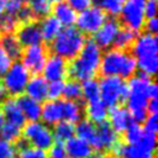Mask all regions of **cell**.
<instances>
[{
	"label": "cell",
	"mask_w": 158,
	"mask_h": 158,
	"mask_svg": "<svg viewBox=\"0 0 158 158\" xmlns=\"http://www.w3.org/2000/svg\"><path fill=\"white\" fill-rule=\"evenodd\" d=\"M101 56L102 49L93 40H86L79 54L73 60H70L68 68V75L70 79L84 81L95 78V75L99 73Z\"/></svg>",
	"instance_id": "cell-1"
},
{
	"label": "cell",
	"mask_w": 158,
	"mask_h": 158,
	"mask_svg": "<svg viewBox=\"0 0 158 158\" xmlns=\"http://www.w3.org/2000/svg\"><path fill=\"white\" fill-rule=\"evenodd\" d=\"M136 59L139 74L152 78L158 69V38L154 35L139 33L136 36L130 52Z\"/></svg>",
	"instance_id": "cell-2"
},
{
	"label": "cell",
	"mask_w": 158,
	"mask_h": 158,
	"mask_svg": "<svg viewBox=\"0 0 158 158\" xmlns=\"http://www.w3.org/2000/svg\"><path fill=\"white\" fill-rule=\"evenodd\" d=\"M99 72L102 77H117L126 80L136 75V59L128 51L111 47L102 52Z\"/></svg>",
	"instance_id": "cell-3"
},
{
	"label": "cell",
	"mask_w": 158,
	"mask_h": 158,
	"mask_svg": "<svg viewBox=\"0 0 158 158\" xmlns=\"http://www.w3.org/2000/svg\"><path fill=\"white\" fill-rule=\"evenodd\" d=\"M152 81L149 77H146L143 74L133 75L128 79L127 83V90L128 95L126 99V109L128 110L132 121L136 123H141L147 117V102L149 100L148 98V85Z\"/></svg>",
	"instance_id": "cell-4"
},
{
	"label": "cell",
	"mask_w": 158,
	"mask_h": 158,
	"mask_svg": "<svg viewBox=\"0 0 158 158\" xmlns=\"http://www.w3.org/2000/svg\"><path fill=\"white\" fill-rule=\"evenodd\" d=\"M85 42V36L75 27H64L51 42L52 54H56L65 60H73L81 51Z\"/></svg>",
	"instance_id": "cell-5"
},
{
	"label": "cell",
	"mask_w": 158,
	"mask_h": 158,
	"mask_svg": "<svg viewBox=\"0 0 158 158\" xmlns=\"http://www.w3.org/2000/svg\"><path fill=\"white\" fill-rule=\"evenodd\" d=\"M127 95L128 90L126 80L117 77H102L99 80V98L107 107L126 101Z\"/></svg>",
	"instance_id": "cell-6"
},
{
	"label": "cell",
	"mask_w": 158,
	"mask_h": 158,
	"mask_svg": "<svg viewBox=\"0 0 158 158\" xmlns=\"http://www.w3.org/2000/svg\"><path fill=\"white\" fill-rule=\"evenodd\" d=\"M31 74L20 60H14L10 68L2 74L1 85L6 93L12 98H19L25 93V88Z\"/></svg>",
	"instance_id": "cell-7"
},
{
	"label": "cell",
	"mask_w": 158,
	"mask_h": 158,
	"mask_svg": "<svg viewBox=\"0 0 158 158\" xmlns=\"http://www.w3.org/2000/svg\"><path fill=\"white\" fill-rule=\"evenodd\" d=\"M21 138H23L28 146L46 152L54 142L52 128L41 121L26 122L21 131Z\"/></svg>",
	"instance_id": "cell-8"
},
{
	"label": "cell",
	"mask_w": 158,
	"mask_h": 158,
	"mask_svg": "<svg viewBox=\"0 0 158 158\" xmlns=\"http://www.w3.org/2000/svg\"><path fill=\"white\" fill-rule=\"evenodd\" d=\"M144 1L146 0H125L121 5V11L118 15L121 22L126 28L136 33L143 30V23L146 21Z\"/></svg>",
	"instance_id": "cell-9"
},
{
	"label": "cell",
	"mask_w": 158,
	"mask_h": 158,
	"mask_svg": "<svg viewBox=\"0 0 158 158\" xmlns=\"http://www.w3.org/2000/svg\"><path fill=\"white\" fill-rule=\"evenodd\" d=\"M107 16L96 6L91 5L88 9L80 11L77 14V20H75V28L81 32L84 36L85 35H94L101 25L106 21Z\"/></svg>",
	"instance_id": "cell-10"
},
{
	"label": "cell",
	"mask_w": 158,
	"mask_h": 158,
	"mask_svg": "<svg viewBox=\"0 0 158 158\" xmlns=\"http://www.w3.org/2000/svg\"><path fill=\"white\" fill-rule=\"evenodd\" d=\"M47 57H48L47 48L43 44H36L23 48L21 54V59H22L21 63L28 70L30 74L38 75L40 73H42Z\"/></svg>",
	"instance_id": "cell-11"
},
{
	"label": "cell",
	"mask_w": 158,
	"mask_h": 158,
	"mask_svg": "<svg viewBox=\"0 0 158 158\" xmlns=\"http://www.w3.org/2000/svg\"><path fill=\"white\" fill-rule=\"evenodd\" d=\"M68 68H69L68 60L56 54H48L46 63L43 65V69H42V73H43L42 77L48 83L63 81L68 77Z\"/></svg>",
	"instance_id": "cell-12"
},
{
	"label": "cell",
	"mask_w": 158,
	"mask_h": 158,
	"mask_svg": "<svg viewBox=\"0 0 158 158\" xmlns=\"http://www.w3.org/2000/svg\"><path fill=\"white\" fill-rule=\"evenodd\" d=\"M121 30V23L117 19L110 17L101 25V27L94 33V42L101 49H109L114 46L116 36Z\"/></svg>",
	"instance_id": "cell-13"
},
{
	"label": "cell",
	"mask_w": 158,
	"mask_h": 158,
	"mask_svg": "<svg viewBox=\"0 0 158 158\" xmlns=\"http://www.w3.org/2000/svg\"><path fill=\"white\" fill-rule=\"evenodd\" d=\"M120 142L118 133L107 121L96 125V148L98 151H111Z\"/></svg>",
	"instance_id": "cell-14"
},
{
	"label": "cell",
	"mask_w": 158,
	"mask_h": 158,
	"mask_svg": "<svg viewBox=\"0 0 158 158\" xmlns=\"http://www.w3.org/2000/svg\"><path fill=\"white\" fill-rule=\"evenodd\" d=\"M110 152L115 158H154V151L142 144H123L118 142Z\"/></svg>",
	"instance_id": "cell-15"
},
{
	"label": "cell",
	"mask_w": 158,
	"mask_h": 158,
	"mask_svg": "<svg viewBox=\"0 0 158 158\" xmlns=\"http://www.w3.org/2000/svg\"><path fill=\"white\" fill-rule=\"evenodd\" d=\"M15 36L20 42V44L25 48L36 46V44H42L41 32H40L38 25L35 21L19 25V27L16 28Z\"/></svg>",
	"instance_id": "cell-16"
},
{
	"label": "cell",
	"mask_w": 158,
	"mask_h": 158,
	"mask_svg": "<svg viewBox=\"0 0 158 158\" xmlns=\"http://www.w3.org/2000/svg\"><path fill=\"white\" fill-rule=\"evenodd\" d=\"M109 125L117 132H125L126 128L133 122L132 117L128 112V110L122 105H116L112 107H109L107 111V120Z\"/></svg>",
	"instance_id": "cell-17"
},
{
	"label": "cell",
	"mask_w": 158,
	"mask_h": 158,
	"mask_svg": "<svg viewBox=\"0 0 158 158\" xmlns=\"http://www.w3.org/2000/svg\"><path fill=\"white\" fill-rule=\"evenodd\" d=\"M0 109H1L2 115L5 117V122L15 125L20 128H22L25 126L26 120H25V116H23V114L19 106L17 98H12V96L6 98L4 100V102L1 104Z\"/></svg>",
	"instance_id": "cell-18"
},
{
	"label": "cell",
	"mask_w": 158,
	"mask_h": 158,
	"mask_svg": "<svg viewBox=\"0 0 158 158\" xmlns=\"http://www.w3.org/2000/svg\"><path fill=\"white\" fill-rule=\"evenodd\" d=\"M47 89H48V81L42 75L38 74L30 77L23 94L30 99L42 102L47 100Z\"/></svg>",
	"instance_id": "cell-19"
},
{
	"label": "cell",
	"mask_w": 158,
	"mask_h": 158,
	"mask_svg": "<svg viewBox=\"0 0 158 158\" xmlns=\"http://www.w3.org/2000/svg\"><path fill=\"white\" fill-rule=\"evenodd\" d=\"M63 120L62 114V99L60 100H46L41 109V122L47 126H54Z\"/></svg>",
	"instance_id": "cell-20"
},
{
	"label": "cell",
	"mask_w": 158,
	"mask_h": 158,
	"mask_svg": "<svg viewBox=\"0 0 158 158\" xmlns=\"http://www.w3.org/2000/svg\"><path fill=\"white\" fill-rule=\"evenodd\" d=\"M107 111L109 107L100 99L88 101L85 102V107H83V114L85 115V118L94 125L105 122L107 120Z\"/></svg>",
	"instance_id": "cell-21"
},
{
	"label": "cell",
	"mask_w": 158,
	"mask_h": 158,
	"mask_svg": "<svg viewBox=\"0 0 158 158\" xmlns=\"http://www.w3.org/2000/svg\"><path fill=\"white\" fill-rule=\"evenodd\" d=\"M17 102H19V106L25 116L26 122H35V121L41 120V109H42L41 102H38L33 99H30L26 95L19 96Z\"/></svg>",
	"instance_id": "cell-22"
},
{
	"label": "cell",
	"mask_w": 158,
	"mask_h": 158,
	"mask_svg": "<svg viewBox=\"0 0 158 158\" xmlns=\"http://www.w3.org/2000/svg\"><path fill=\"white\" fill-rule=\"evenodd\" d=\"M64 147L68 158H88V156L93 152L91 146L77 136L67 141Z\"/></svg>",
	"instance_id": "cell-23"
},
{
	"label": "cell",
	"mask_w": 158,
	"mask_h": 158,
	"mask_svg": "<svg viewBox=\"0 0 158 158\" xmlns=\"http://www.w3.org/2000/svg\"><path fill=\"white\" fill-rule=\"evenodd\" d=\"M37 25H38V28L41 32L42 41L48 42V43H51L63 28L62 25L58 22V20H56L52 15H48V16L41 19Z\"/></svg>",
	"instance_id": "cell-24"
},
{
	"label": "cell",
	"mask_w": 158,
	"mask_h": 158,
	"mask_svg": "<svg viewBox=\"0 0 158 158\" xmlns=\"http://www.w3.org/2000/svg\"><path fill=\"white\" fill-rule=\"evenodd\" d=\"M52 12H53V17L56 20H58V22L65 27H73V25L75 23L77 20V12L65 2V1H60L57 2L53 7H52Z\"/></svg>",
	"instance_id": "cell-25"
},
{
	"label": "cell",
	"mask_w": 158,
	"mask_h": 158,
	"mask_svg": "<svg viewBox=\"0 0 158 158\" xmlns=\"http://www.w3.org/2000/svg\"><path fill=\"white\" fill-rule=\"evenodd\" d=\"M75 136L88 142L93 149L96 148V125L86 118H81L75 123Z\"/></svg>",
	"instance_id": "cell-26"
},
{
	"label": "cell",
	"mask_w": 158,
	"mask_h": 158,
	"mask_svg": "<svg viewBox=\"0 0 158 158\" xmlns=\"http://www.w3.org/2000/svg\"><path fill=\"white\" fill-rule=\"evenodd\" d=\"M62 114L63 120L70 123H77L83 118V106L79 101L62 99Z\"/></svg>",
	"instance_id": "cell-27"
},
{
	"label": "cell",
	"mask_w": 158,
	"mask_h": 158,
	"mask_svg": "<svg viewBox=\"0 0 158 158\" xmlns=\"http://www.w3.org/2000/svg\"><path fill=\"white\" fill-rule=\"evenodd\" d=\"M0 44L4 48V51L7 53V56L14 60V59H20L23 47L17 41L15 33H5L0 35Z\"/></svg>",
	"instance_id": "cell-28"
},
{
	"label": "cell",
	"mask_w": 158,
	"mask_h": 158,
	"mask_svg": "<svg viewBox=\"0 0 158 158\" xmlns=\"http://www.w3.org/2000/svg\"><path fill=\"white\" fill-rule=\"evenodd\" d=\"M52 133H53L54 141L64 143V142L69 141L72 137L75 136V125L62 120V121H59L58 123H56L53 126Z\"/></svg>",
	"instance_id": "cell-29"
},
{
	"label": "cell",
	"mask_w": 158,
	"mask_h": 158,
	"mask_svg": "<svg viewBox=\"0 0 158 158\" xmlns=\"http://www.w3.org/2000/svg\"><path fill=\"white\" fill-rule=\"evenodd\" d=\"M91 4L99 7L106 16L110 15L114 19L120 15L122 5V2H120L118 0H91Z\"/></svg>",
	"instance_id": "cell-30"
},
{
	"label": "cell",
	"mask_w": 158,
	"mask_h": 158,
	"mask_svg": "<svg viewBox=\"0 0 158 158\" xmlns=\"http://www.w3.org/2000/svg\"><path fill=\"white\" fill-rule=\"evenodd\" d=\"M136 32L126 28V27H121V30L118 31L117 36H116V40H115V47L118 48V49H123V51H127L128 48H131V46L133 44L135 40H136Z\"/></svg>",
	"instance_id": "cell-31"
},
{
	"label": "cell",
	"mask_w": 158,
	"mask_h": 158,
	"mask_svg": "<svg viewBox=\"0 0 158 158\" xmlns=\"http://www.w3.org/2000/svg\"><path fill=\"white\" fill-rule=\"evenodd\" d=\"M63 98L64 100L79 101L81 99V83L74 79H69L63 84Z\"/></svg>",
	"instance_id": "cell-32"
},
{
	"label": "cell",
	"mask_w": 158,
	"mask_h": 158,
	"mask_svg": "<svg viewBox=\"0 0 158 158\" xmlns=\"http://www.w3.org/2000/svg\"><path fill=\"white\" fill-rule=\"evenodd\" d=\"M81 99H84L85 102L100 99L99 98V80L93 78V79L81 81Z\"/></svg>",
	"instance_id": "cell-33"
},
{
	"label": "cell",
	"mask_w": 158,
	"mask_h": 158,
	"mask_svg": "<svg viewBox=\"0 0 158 158\" xmlns=\"http://www.w3.org/2000/svg\"><path fill=\"white\" fill-rule=\"evenodd\" d=\"M35 19H43L52 12V2L49 0H32L28 5Z\"/></svg>",
	"instance_id": "cell-34"
},
{
	"label": "cell",
	"mask_w": 158,
	"mask_h": 158,
	"mask_svg": "<svg viewBox=\"0 0 158 158\" xmlns=\"http://www.w3.org/2000/svg\"><path fill=\"white\" fill-rule=\"evenodd\" d=\"M125 133V141H126V144H138L144 135V130L143 127L141 126V123H136V122H132L127 128L126 131L123 132Z\"/></svg>",
	"instance_id": "cell-35"
},
{
	"label": "cell",
	"mask_w": 158,
	"mask_h": 158,
	"mask_svg": "<svg viewBox=\"0 0 158 158\" xmlns=\"http://www.w3.org/2000/svg\"><path fill=\"white\" fill-rule=\"evenodd\" d=\"M21 131L22 128L15 126V125H11V123H7L5 122V125L2 126L1 128V132H0V137L10 143H16L20 138H21Z\"/></svg>",
	"instance_id": "cell-36"
},
{
	"label": "cell",
	"mask_w": 158,
	"mask_h": 158,
	"mask_svg": "<svg viewBox=\"0 0 158 158\" xmlns=\"http://www.w3.org/2000/svg\"><path fill=\"white\" fill-rule=\"evenodd\" d=\"M20 23H19L16 16H12L9 14H2L0 16V35L14 33V31H16Z\"/></svg>",
	"instance_id": "cell-37"
},
{
	"label": "cell",
	"mask_w": 158,
	"mask_h": 158,
	"mask_svg": "<svg viewBox=\"0 0 158 158\" xmlns=\"http://www.w3.org/2000/svg\"><path fill=\"white\" fill-rule=\"evenodd\" d=\"M16 158H48V157H47L46 151H42L40 148L26 144L25 147L17 149V157Z\"/></svg>",
	"instance_id": "cell-38"
},
{
	"label": "cell",
	"mask_w": 158,
	"mask_h": 158,
	"mask_svg": "<svg viewBox=\"0 0 158 158\" xmlns=\"http://www.w3.org/2000/svg\"><path fill=\"white\" fill-rule=\"evenodd\" d=\"M63 84L64 81H51L47 89V100H60L63 96Z\"/></svg>",
	"instance_id": "cell-39"
},
{
	"label": "cell",
	"mask_w": 158,
	"mask_h": 158,
	"mask_svg": "<svg viewBox=\"0 0 158 158\" xmlns=\"http://www.w3.org/2000/svg\"><path fill=\"white\" fill-rule=\"evenodd\" d=\"M17 149L14 143H10L0 137V158H16Z\"/></svg>",
	"instance_id": "cell-40"
},
{
	"label": "cell",
	"mask_w": 158,
	"mask_h": 158,
	"mask_svg": "<svg viewBox=\"0 0 158 158\" xmlns=\"http://www.w3.org/2000/svg\"><path fill=\"white\" fill-rule=\"evenodd\" d=\"M47 157L48 158H65L67 157V153H65L64 143L54 141L53 144L48 148Z\"/></svg>",
	"instance_id": "cell-41"
},
{
	"label": "cell",
	"mask_w": 158,
	"mask_h": 158,
	"mask_svg": "<svg viewBox=\"0 0 158 158\" xmlns=\"http://www.w3.org/2000/svg\"><path fill=\"white\" fill-rule=\"evenodd\" d=\"M143 130L151 133H157L158 131V115L149 114L143 121Z\"/></svg>",
	"instance_id": "cell-42"
},
{
	"label": "cell",
	"mask_w": 158,
	"mask_h": 158,
	"mask_svg": "<svg viewBox=\"0 0 158 158\" xmlns=\"http://www.w3.org/2000/svg\"><path fill=\"white\" fill-rule=\"evenodd\" d=\"M16 19L19 21V23H27V22H32L33 21V15H32V11L28 6H21V9L19 10V12L16 14Z\"/></svg>",
	"instance_id": "cell-43"
},
{
	"label": "cell",
	"mask_w": 158,
	"mask_h": 158,
	"mask_svg": "<svg viewBox=\"0 0 158 158\" xmlns=\"http://www.w3.org/2000/svg\"><path fill=\"white\" fill-rule=\"evenodd\" d=\"M77 14L91 6V0H64Z\"/></svg>",
	"instance_id": "cell-44"
},
{
	"label": "cell",
	"mask_w": 158,
	"mask_h": 158,
	"mask_svg": "<svg viewBox=\"0 0 158 158\" xmlns=\"http://www.w3.org/2000/svg\"><path fill=\"white\" fill-rule=\"evenodd\" d=\"M158 11V0H146L144 1V16L146 19L156 17Z\"/></svg>",
	"instance_id": "cell-45"
},
{
	"label": "cell",
	"mask_w": 158,
	"mask_h": 158,
	"mask_svg": "<svg viewBox=\"0 0 158 158\" xmlns=\"http://www.w3.org/2000/svg\"><path fill=\"white\" fill-rule=\"evenodd\" d=\"M12 59L7 56V53L4 51V48L0 44V75H2L12 64Z\"/></svg>",
	"instance_id": "cell-46"
},
{
	"label": "cell",
	"mask_w": 158,
	"mask_h": 158,
	"mask_svg": "<svg viewBox=\"0 0 158 158\" xmlns=\"http://www.w3.org/2000/svg\"><path fill=\"white\" fill-rule=\"evenodd\" d=\"M143 28L146 33L149 35H154L158 32V20L157 17H151V19H146L144 23H143Z\"/></svg>",
	"instance_id": "cell-47"
},
{
	"label": "cell",
	"mask_w": 158,
	"mask_h": 158,
	"mask_svg": "<svg viewBox=\"0 0 158 158\" xmlns=\"http://www.w3.org/2000/svg\"><path fill=\"white\" fill-rule=\"evenodd\" d=\"M21 6H22V4H20V2L16 1V0H7L6 6H5V14L16 16V14H17L19 10L21 9Z\"/></svg>",
	"instance_id": "cell-48"
},
{
	"label": "cell",
	"mask_w": 158,
	"mask_h": 158,
	"mask_svg": "<svg viewBox=\"0 0 158 158\" xmlns=\"http://www.w3.org/2000/svg\"><path fill=\"white\" fill-rule=\"evenodd\" d=\"M147 114H157L158 112V100L157 99H149L147 102Z\"/></svg>",
	"instance_id": "cell-49"
},
{
	"label": "cell",
	"mask_w": 158,
	"mask_h": 158,
	"mask_svg": "<svg viewBox=\"0 0 158 158\" xmlns=\"http://www.w3.org/2000/svg\"><path fill=\"white\" fill-rule=\"evenodd\" d=\"M147 93H148V98L149 99H157V96H158V86L153 80L149 83Z\"/></svg>",
	"instance_id": "cell-50"
},
{
	"label": "cell",
	"mask_w": 158,
	"mask_h": 158,
	"mask_svg": "<svg viewBox=\"0 0 158 158\" xmlns=\"http://www.w3.org/2000/svg\"><path fill=\"white\" fill-rule=\"evenodd\" d=\"M88 158H105V154L102 153V151H98V149H93V152L88 156Z\"/></svg>",
	"instance_id": "cell-51"
},
{
	"label": "cell",
	"mask_w": 158,
	"mask_h": 158,
	"mask_svg": "<svg viewBox=\"0 0 158 158\" xmlns=\"http://www.w3.org/2000/svg\"><path fill=\"white\" fill-rule=\"evenodd\" d=\"M7 98V95H6V93H5V90H4V88H2V85L0 84V105L4 102V100Z\"/></svg>",
	"instance_id": "cell-52"
},
{
	"label": "cell",
	"mask_w": 158,
	"mask_h": 158,
	"mask_svg": "<svg viewBox=\"0 0 158 158\" xmlns=\"http://www.w3.org/2000/svg\"><path fill=\"white\" fill-rule=\"evenodd\" d=\"M7 0H0V16L5 14V6H6Z\"/></svg>",
	"instance_id": "cell-53"
},
{
	"label": "cell",
	"mask_w": 158,
	"mask_h": 158,
	"mask_svg": "<svg viewBox=\"0 0 158 158\" xmlns=\"http://www.w3.org/2000/svg\"><path fill=\"white\" fill-rule=\"evenodd\" d=\"M4 125H5V117H4L2 111H1V109H0V132H1V128H2Z\"/></svg>",
	"instance_id": "cell-54"
},
{
	"label": "cell",
	"mask_w": 158,
	"mask_h": 158,
	"mask_svg": "<svg viewBox=\"0 0 158 158\" xmlns=\"http://www.w3.org/2000/svg\"><path fill=\"white\" fill-rule=\"evenodd\" d=\"M16 1H19L20 4H30L32 0H16Z\"/></svg>",
	"instance_id": "cell-55"
},
{
	"label": "cell",
	"mask_w": 158,
	"mask_h": 158,
	"mask_svg": "<svg viewBox=\"0 0 158 158\" xmlns=\"http://www.w3.org/2000/svg\"><path fill=\"white\" fill-rule=\"evenodd\" d=\"M49 1H51V2H56V4H57V2H60V1H64V0H49Z\"/></svg>",
	"instance_id": "cell-56"
},
{
	"label": "cell",
	"mask_w": 158,
	"mask_h": 158,
	"mask_svg": "<svg viewBox=\"0 0 158 158\" xmlns=\"http://www.w3.org/2000/svg\"><path fill=\"white\" fill-rule=\"evenodd\" d=\"M118 1H120V2H123V1H125V0H118Z\"/></svg>",
	"instance_id": "cell-57"
},
{
	"label": "cell",
	"mask_w": 158,
	"mask_h": 158,
	"mask_svg": "<svg viewBox=\"0 0 158 158\" xmlns=\"http://www.w3.org/2000/svg\"><path fill=\"white\" fill-rule=\"evenodd\" d=\"M105 158H115V157H105Z\"/></svg>",
	"instance_id": "cell-58"
},
{
	"label": "cell",
	"mask_w": 158,
	"mask_h": 158,
	"mask_svg": "<svg viewBox=\"0 0 158 158\" xmlns=\"http://www.w3.org/2000/svg\"><path fill=\"white\" fill-rule=\"evenodd\" d=\"M0 84H1V81H0Z\"/></svg>",
	"instance_id": "cell-59"
},
{
	"label": "cell",
	"mask_w": 158,
	"mask_h": 158,
	"mask_svg": "<svg viewBox=\"0 0 158 158\" xmlns=\"http://www.w3.org/2000/svg\"><path fill=\"white\" fill-rule=\"evenodd\" d=\"M65 158H68V157H65Z\"/></svg>",
	"instance_id": "cell-60"
}]
</instances>
